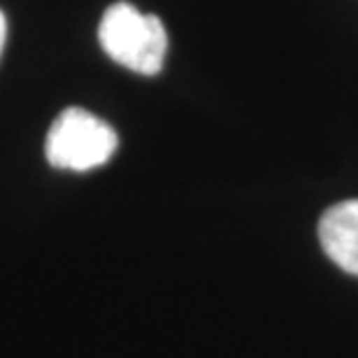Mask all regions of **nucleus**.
<instances>
[{"label": "nucleus", "mask_w": 358, "mask_h": 358, "mask_svg": "<svg viewBox=\"0 0 358 358\" xmlns=\"http://www.w3.org/2000/svg\"><path fill=\"white\" fill-rule=\"evenodd\" d=\"M98 40L114 63L140 75L161 73L168 54V31L154 14L131 3H114L100 19Z\"/></svg>", "instance_id": "nucleus-1"}, {"label": "nucleus", "mask_w": 358, "mask_h": 358, "mask_svg": "<svg viewBox=\"0 0 358 358\" xmlns=\"http://www.w3.org/2000/svg\"><path fill=\"white\" fill-rule=\"evenodd\" d=\"M117 147V131L107 121L82 107H68L49 128L45 154L49 166L87 173L105 166Z\"/></svg>", "instance_id": "nucleus-2"}, {"label": "nucleus", "mask_w": 358, "mask_h": 358, "mask_svg": "<svg viewBox=\"0 0 358 358\" xmlns=\"http://www.w3.org/2000/svg\"><path fill=\"white\" fill-rule=\"evenodd\" d=\"M319 240L335 266L358 277V200L328 207L319 221Z\"/></svg>", "instance_id": "nucleus-3"}, {"label": "nucleus", "mask_w": 358, "mask_h": 358, "mask_svg": "<svg viewBox=\"0 0 358 358\" xmlns=\"http://www.w3.org/2000/svg\"><path fill=\"white\" fill-rule=\"evenodd\" d=\"M5 35H7V24H5V14L0 12V54H3L5 47Z\"/></svg>", "instance_id": "nucleus-4"}]
</instances>
